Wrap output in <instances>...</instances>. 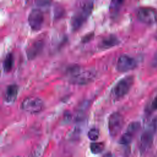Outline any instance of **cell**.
I'll return each mask as SVG.
<instances>
[{"mask_svg": "<svg viewBox=\"0 0 157 157\" xmlns=\"http://www.w3.org/2000/svg\"><path fill=\"white\" fill-rule=\"evenodd\" d=\"M134 83V77L128 75L121 79L113 88L112 95L113 99H119L124 97L130 90Z\"/></svg>", "mask_w": 157, "mask_h": 157, "instance_id": "obj_2", "label": "cell"}, {"mask_svg": "<svg viewBox=\"0 0 157 157\" xmlns=\"http://www.w3.org/2000/svg\"><path fill=\"white\" fill-rule=\"evenodd\" d=\"M21 109L29 113H39L44 107V102L37 97L29 96L23 100L21 105Z\"/></svg>", "mask_w": 157, "mask_h": 157, "instance_id": "obj_3", "label": "cell"}, {"mask_svg": "<svg viewBox=\"0 0 157 157\" xmlns=\"http://www.w3.org/2000/svg\"><path fill=\"white\" fill-rule=\"evenodd\" d=\"M137 66L136 59L128 55H121L117 63V69L119 72H125L134 69Z\"/></svg>", "mask_w": 157, "mask_h": 157, "instance_id": "obj_7", "label": "cell"}, {"mask_svg": "<svg viewBox=\"0 0 157 157\" xmlns=\"http://www.w3.org/2000/svg\"><path fill=\"white\" fill-rule=\"evenodd\" d=\"M93 8V4L91 1L84 2L79 6L71 18V25L72 31H75L82 26L90 15Z\"/></svg>", "mask_w": 157, "mask_h": 157, "instance_id": "obj_1", "label": "cell"}, {"mask_svg": "<svg viewBox=\"0 0 157 157\" xmlns=\"http://www.w3.org/2000/svg\"><path fill=\"white\" fill-rule=\"evenodd\" d=\"M99 136V132L97 128H93L91 129L88 132V137L92 141L96 140L98 139Z\"/></svg>", "mask_w": 157, "mask_h": 157, "instance_id": "obj_17", "label": "cell"}, {"mask_svg": "<svg viewBox=\"0 0 157 157\" xmlns=\"http://www.w3.org/2000/svg\"><path fill=\"white\" fill-rule=\"evenodd\" d=\"M150 128L155 132L156 130H157V117L155 118L150 124Z\"/></svg>", "mask_w": 157, "mask_h": 157, "instance_id": "obj_19", "label": "cell"}, {"mask_svg": "<svg viewBox=\"0 0 157 157\" xmlns=\"http://www.w3.org/2000/svg\"><path fill=\"white\" fill-rule=\"evenodd\" d=\"M13 64V57L12 53H8L3 62V69L6 72L11 71Z\"/></svg>", "mask_w": 157, "mask_h": 157, "instance_id": "obj_14", "label": "cell"}, {"mask_svg": "<svg viewBox=\"0 0 157 157\" xmlns=\"http://www.w3.org/2000/svg\"><path fill=\"white\" fill-rule=\"evenodd\" d=\"M119 43L120 40L116 36L110 35L102 39L100 43L99 46L103 49H107L114 47L118 45Z\"/></svg>", "mask_w": 157, "mask_h": 157, "instance_id": "obj_12", "label": "cell"}, {"mask_svg": "<svg viewBox=\"0 0 157 157\" xmlns=\"http://www.w3.org/2000/svg\"><path fill=\"white\" fill-rule=\"evenodd\" d=\"M155 131L150 128L145 131L140 138V148L142 151H146L152 145L153 140V134Z\"/></svg>", "mask_w": 157, "mask_h": 157, "instance_id": "obj_9", "label": "cell"}, {"mask_svg": "<svg viewBox=\"0 0 157 157\" xmlns=\"http://www.w3.org/2000/svg\"><path fill=\"white\" fill-rule=\"evenodd\" d=\"M18 86L15 84L9 85L5 91L4 100L7 103H12L15 101L17 97Z\"/></svg>", "mask_w": 157, "mask_h": 157, "instance_id": "obj_11", "label": "cell"}, {"mask_svg": "<svg viewBox=\"0 0 157 157\" xmlns=\"http://www.w3.org/2000/svg\"><path fill=\"white\" fill-rule=\"evenodd\" d=\"M124 2V0H111L109 6L110 12L113 15L117 14L119 12Z\"/></svg>", "mask_w": 157, "mask_h": 157, "instance_id": "obj_13", "label": "cell"}, {"mask_svg": "<svg viewBox=\"0 0 157 157\" xmlns=\"http://www.w3.org/2000/svg\"><path fill=\"white\" fill-rule=\"evenodd\" d=\"M124 125V118L118 112L112 113L109 117L108 129L112 137H115L121 131Z\"/></svg>", "mask_w": 157, "mask_h": 157, "instance_id": "obj_4", "label": "cell"}, {"mask_svg": "<svg viewBox=\"0 0 157 157\" xmlns=\"http://www.w3.org/2000/svg\"><path fill=\"white\" fill-rule=\"evenodd\" d=\"M152 65L153 66H157V52L155 53L152 60Z\"/></svg>", "mask_w": 157, "mask_h": 157, "instance_id": "obj_21", "label": "cell"}, {"mask_svg": "<svg viewBox=\"0 0 157 157\" xmlns=\"http://www.w3.org/2000/svg\"><path fill=\"white\" fill-rule=\"evenodd\" d=\"M95 77V74L93 71H83L79 69L75 72L71 78V82L74 84L85 85L91 82Z\"/></svg>", "mask_w": 157, "mask_h": 157, "instance_id": "obj_6", "label": "cell"}, {"mask_svg": "<svg viewBox=\"0 0 157 157\" xmlns=\"http://www.w3.org/2000/svg\"><path fill=\"white\" fill-rule=\"evenodd\" d=\"M133 138V134L126 131L120 137L119 143L122 145H128L131 143Z\"/></svg>", "mask_w": 157, "mask_h": 157, "instance_id": "obj_16", "label": "cell"}, {"mask_svg": "<svg viewBox=\"0 0 157 157\" xmlns=\"http://www.w3.org/2000/svg\"><path fill=\"white\" fill-rule=\"evenodd\" d=\"M136 14L141 22L147 25L154 24L157 21V11L151 7H140Z\"/></svg>", "mask_w": 157, "mask_h": 157, "instance_id": "obj_5", "label": "cell"}, {"mask_svg": "<svg viewBox=\"0 0 157 157\" xmlns=\"http://www.w3.org/2000/svg\"><path fill=\"white\" fill-rule=\"evenodd\" d=\"M155 38L156 40H157V33H156V34L155 35Z\"/></svg>", "mask_w": 157, "mask_h": 157, "instance_id": "obj_22", "label": "cell"}, {"mask_svg": "<svg viewBox=\"0 0 157 157\" xmlns=\"http://www.w3.org/2000/svg\"><path fill=\"white\" fill-rule=\"evenodd\" d=\"M104 148V144L103 142H93L90 144V150L94 154L100 153Z\"/></svg>", "mask_w": 157, "mask_h": 157, "instance_id": "obj_15", "label": "cell"}, {"mask_svg": "<svg viewBox=\"0 0 157 157\" xmlns=\"http://www.w3.org/2000/svg\"><path fill=\"white\" fill-rule=\"evenodd\" d=\"M151 107H153V109L157 110V96L151 102Z\"/></svg>", "mask_w": 157, "mask_h": 157, "instance_id": "obj_20", "label": "cell"}, {"mask_svg": "<svg viewBox=\"0 0 157 157\" xmlns=\"http://www.w3.org/2000/svg\"><path fill=\"white\" fill-rule=\"evenodd\" d=\"M43 48V42L38 40L32 44L26 50L27 57L29 59H33L36 57L42 51Z\"/></svg>", "mask_w": 157, "mask_h": 157, "instance_id": "obj_10", "label": "cell"}, {"mask_svg": "<svg viewBox=\"0 0 157 157\" xmlns=\"http://www.w3.org/2000/svg\"><path fill=\"white\" fill-rule=\"evenodd\" d=\"M28 22L33 31L40 29L44 23V14L42 12L38 9H33L29 15Z\"/></svg>", "mask_w": 157, "mask_h": 157, "instance_id": "obj_8", "label": "cell"}, {"mask_svg": "<svg viewBox=\"0 0 157 157\" xmlns=\"http://www.w3.org/2000/svg\"><path fill=\"white\" fill-rule=\"evenodd\" d=\"M140 124L139 123L132 122L129 124L127 129V131L134 135L137 131H138V130L140 128Z\"/></svg>", "mask_w": 157, "mask_h": 157, "instance_id": "obj_18", "label": "cell"}]
</instances>
